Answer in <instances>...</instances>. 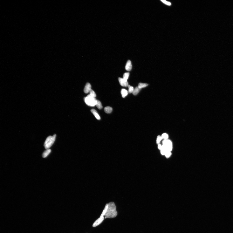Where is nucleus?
I'll return each mask as SVG.
<instances>
[{"mask_svg": "<svg viewBox=\"0 0 233 233\" xmlns=\"http://www.w3.org/2000/svg\"><path fill=\"white\" fill-rule=\"evenodd\" d=\"M84 204V202H82L79 204H74L71 206L66 217V219L69 224L74 223L80 216L83 210Z\"/></svg>", "mask_w": 233, "mask_h": 233, "instance_id": "1", "label": "nucleus"}, {"mask_svg": "<svg viewBox=\"0 0 233 233\" xmlns=\"http://www.w3.org/2000/svg\"><path fill=\"white\" fill-rule=\"evenodd\" d=\"M126 150L129 156L136 160H141L145 154V150L143 146L136 144L134 142L127 146Z\"/></svg>", "mask_w": 233, "mask_h": 233, "instance_id": "2", "label": "nucleus"}, {"mask_svg": "<svg viewBox=\"0 0 233 233\" xmlns=\"http://www.w3.org/2000/svg\"><path fill=\"white\" fill-rule=\"evenodd\" d=\"M177 120L179 125L182 129L188 131L192 130L193 127L190 120L181 116L178 117Z\"/></svg>", "mask_w": 233, "mask_h": 233, "instance_id": "3", "label": "nucleus"}, {"mask_svg": "<svg viewBox=\"0 0 233 233\" xmlns=\"http://www.w3.org/2000/svg\"><path fill=\"white\" fill-rule=\"evenodd\" d=\"M136 126L133 124H131L129 126L126 134V137L128 140L134 139L137 134Z\"/></svg>", "mask_w": 233, "mask_h": 233, "instance_id": "4", "label": "nucleus"}, {"mask_svg": "<svg viewBox=\"0 0 233 233\" xmlns=\"http://www.w3.org/2000/svg\"><path fill=\"white\" fill-rule=\"evenodd\" d=\"M198 102V98L197 92L195 90H193L190 93L188 100V103L191 106H195Z\"/></svg>", "mask_w": 233, "mask_h": 233, "instance_id": "5", "label": "nucleus"}, {"mask_svg": "<svg viewBox=\"0 0 233 233\" xmlns=\"http://www.w3.org/2000/svg\"><path fill=\"white\" fill-rule=\"evenodd\" d=\"M136 166L137 169L141 173L145 179L148 180H149L151 179V176L144 165L142 164L139 163L137 164Z\"/></svg>", "mask_w": 233, "mask_h": 233, "instance_id": "6", "label": "nucleus"}, {"mask_svg": "<svg viewBox=\"0 0 233 233\" xmlns=\"http://www.w3.org/2000/svg\"><path fill=\"white\" fill-rule=\"evenodd\" d=\"M157 168L159 170H164L169 167V163L164 160H160L157 161L156 164Z\"/></svg>", "mask_w": 233, "mask_h": 233, "instance_id": "7", "label": "nucleus"}, {"mask_svg": "<svg viewBox=\"0 0 233 233\" xmlns=\"http://www.w3.org/2000/svg\"><path fill=\"white\" fill-rule=\"evenodd\" d=\"M181 140L183 144L185 147H187L192 142V137L188 134L184 133L181 136Z\"/></svg>", "mask_w": 233, "mask_h": 233, "instance_id": "8", "label": "nucleus"}, {"mask_svg": "<svg viewBox=\"0 0 233 233\" xmlns=\"http://www.w3.org/2000/svg\"><path fill=\"white\" fill-rule=\"evenodd\" d=\"M211 134L207 130H205L201 133L200 137L198 139L199 141L202 143H205L208 139Z\"/></svg>", "mask_w": 233, "mask_h": 233, "instance_id": "9", "label": "nucleus"}, {"mask_svg": "<svg viewBox=\"0 0 233 233\" xmlns=\"http://www.w3.org/2000/svg\"><path fill=\"white\" fill-rule=\"evenodd\" d=\"M143 158L146 162L149 164H152L154 162L151 152L148 150H145V154Z\"/></svg>", "mask_w": 233, "mask_h": 233, "instance_id": "10", "label": "nucleus"}, {"mask_svg": "<svg viewBox=\"0 0 233 233\" xmlns=\"http://www.w3.org/2000/svg\"><path fill=\"white\" fill-rule=\"evenodd\" d=\"M222 127V126L221 125L210 124L208 126L207 130L209 132L212 134V132L220 130Z\"/></svg>", "mask_w": 233, "mask_h": 233, "instance_id": "11", "label": "nucleus"}, {"mask_svg": "<svg viewBox=\"0 0 233 233\" xmlns=\"http://www.w3.org/2000/svg\"><path fill=\"white\" fill-rule=\"evenodd\" d=\"M77 227V225L74 223L70 224L65 229L63 233H72L76 229Z\"/></svg>", "mask_w": 233, "mask_h": 233, "instance_id": "12", "label": "nucleus"}, {"mask_svg": "<svg viewBox=\"0 0 233 233\" xmlns=\"http://www.w3.org/2000/svg\"><path fill=\"white\" fill-rule=\"evenodd\" d=\"M194 112V110L193 109H190L186 110L185 112L184 117L191 121Z\"/></svg>", "mask_w": 233, "mask_h": 233, "instance_id": "13", "label": "nucleus"}, {"mask_svg": "<svg viewBox=\"0 0 233 233\" xmlns=\"http://www.w3.org/2000/svg\"><path fill=\"white\" fill-rule=\"evenodd\" d=\"M134 142L137 144L143 146L144 145V142L143 139L138 134H137L134 138Z\"/></svg>", "mask_w": 233, "mask_h": 233, "instance_id": "14", "label": "nucleus"}, {"mask_svg": "<svg viewBox=\"0 0 233 233\" xmlns=\"http://www.w3.org/2000/svg\"><path fill=\"white\" fill-rule=\"evenodd\" d=\"M193 131V138L195 140L198 139L200 137L201 133L198 129L193 127L192 129Z\"/></svg>", "mask_w": 233, "mask_h": 233, "instance_id": "15", "label": "nucleus"}]
</instances>
